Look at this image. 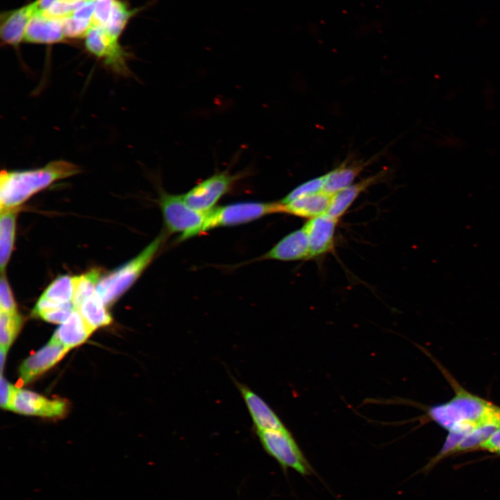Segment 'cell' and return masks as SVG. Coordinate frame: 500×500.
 Instances as JSON below:
<instances>
[{
    "label": "cell",
    "mask_w": 500,
    "mask_h": 500,
    "mask_svg": "<svg viewBox=\"0 0 500 500\" xmlns=\"http://www.w3.org/2000/svg\"><path fill=\"white\" fill-rule=\"evenodd\" d=\"M77 310L94 330L108 326L112 322V317L106 310V306L97 292L83 301Z\"/></svg>",
    "instance_id": "22"
},
{
    "label": "cell",
    "mask_w": 500,
    "mask_h": 500,
    "mask_svg": "<svg viewBox=\"0 0 500 500\" xmlns=\"http://www.w3.org/2000/svg\"><path fill=\"white\" fill-rule=\"evenodd\" d=\"M234 382L245 403L256 431L287 428L262 397L245 384L235 380Z\"/></svg>",
    "instance_id": "11"
},
{
    "label": "cell",
    "mask_w": 500,
    "mask_h": 500,
    "mask_svg": "<svg viewBox=\"0 0 500 500\" xmlns=\"http://www.w3.org/2000/svg\"><path fill=\"white\" fill-rule=\"evenodd\" d=\"M61 20L65 37L69 39L85 38L92 26L90 21L78 19L72 16Z\"/></svg>",
    "instance_id": "29"
},
{
    "label": "cell",
    "mask_w": 500,
    "mask_h": 500,
    "mask_svg": "<svg viewBox=\"0 0 500 500\" xmlns=\"http://www.w3.org/2000/svg\"><path fill=\"white\" fill-rule=\"evenodd\" d=\"M308 258V240L302 227L285 235L260 259L295 261Z\"/></svg>",
    "instance_id": "13"
},
{
    "label": "cell",
    "mask_w": 500,
    "mask_h": 500,
    "mask_svg": "<svg viewBox=\"0 0 500 500\" xmlns=\"http://www.w3.org/2000/svg\"><path fill=\"white\" fill-rule=\"evenodd\" d=\"M67 410V402L62 399H49L34 392L17 388L10 410L15 412L47 418H59Z\"/></svg>",
    "instance_id": "9"
},
{
    "label": "cell",
    "mask_w": 500,
    "mask_h": 500,
    "mask_svg": "<svg viewBox=\"0 0 500 500\" xmlns=\"http://www.w3.org/2000/svg\"><path fill=\"white\" fill-rule=\"evenodd\" d=\"M85 47L112 71L123 76L131 74L127 65L128 53L119 44L118 38L103 28L91 26L85 37Z\"/></svg>",
    "instance_id": "8"
},
{
    "label": "cell",
    "mask_w": 500,
    "mask_h": 500,
    "mask_svg": "<svg viewBox=\"0 0 500 500\" xmlns=\"http://www.w3.org/2000/svg\"><path fill=\"white\" fill-rule=\"evenodd\" d=\"M85 0H57L43 13L49 18L62 19L71 16Z\"/></svg>",
    "instance_id": "28"
},
{
    "label": "cell",
    "mask_w": 500,
    "mask_h": 500,
    "mask_svg": "<svg viewBox=\"0 0 500 500\" xmlns=\"http://www.w3.org/2000/svg\"><path fill=\"white\" fill-rule=\"evenodd\" d=\"M33 15L31 4L3 12L0 17L1 43L17 48L24 38L27 24Z\"/></svg>",
    "instance_id": "14"
},
{
    "label": "cell",
    "mask_w": 500,
    "mask_h": 500,
    "mask_svg": "<svg viewBox=\"0 0 500 500\" xmlns=\"http://www.w3.org/2000/svg\"><path fill=\"white\" fill-rule=\"evenodd\" d=\"M338 219L328 214L310 218L303 226L309 244V258L321 256L333 247Z\"/></svg>",
    "instance_id": "12"
},
{
    "label": "cell",
    "mask_w": 500,
    "mask_h": 500,
    "mask_svg": "<svg viewBox=\"0 0 500 500\" xmlns=\"http://www.w3.org/2000/svg\"><path fill=\"white\" fill-rule=\"evenodd\" d=\"M368 165L367 162H347L326 174L323 191L333 195L336 192L351 185L355 178Z\"/></svg>",
    "instance_id": "20"
},
{
    "label": "cell",
    "mask_w": 500,
    "mask_h": 500,
    "mask_svg": "<svg viewBox=\"0 0 500 500\" xmlns=\"http://www.w3.org/2000/svg\"><path fill=\"white\" fill-rule=\"evenodd\" d=\"M244 174H231L228 171L215 173L183 194V198L194 209L208 212L238 180L244 177Z\"/></svg>",
    "instance_id": "7"
},
{
    "label": "cell",
    "mask_w": 500,
    "mask_h": 500,
    "mask_svg": "<svg viewBox=\"0 0 500 500\" xmlns=\"http://www.w3.org/2000/svg\"><path fill=\"white\" fill-rule=\"evenodd\" d=\"M115 0H95L92 17V26L103 27L112 9Z\"/></svg>",
    "instance_id": "30"
},
{
    "label": "cell",
    "mask_w": 500,
    "mask_h": 500,
    "mask_svg": "<svg viewBox=\"0 0 500 500\" xmlns=\"http://www.w3.org/2000/svg\"><path fill=\"white\" fill-rule=\"evenodd\" d=\"M6 353H7L6 351L1 349L0 361H1V374L3 372V365L5 362L6 357Z\"/></svg>",
    "instance_id": "35"
},
{
    "label": "cell",
    "mask_w": 500,
    "mask_h": 500,
    "mask_svg": "<svg viewBox=\"0 0 500 500\" xmlns=\"http://www.w3.org/2000/svg\"><path fill=\"white\" fill-rule=\"evenodd\" d=\"M65 38L61 19L38 14L30 19L24 40L31 44H53L63 42Z\"/></svg>",
    "instance_id": "15"
},
{
    "label": "cell",
    "mask_w": 500,
    "mask_h": 500,
    "mask_svg": "<svg viewBox=\"0 0 500 500\" xmlns=\"http://www.w3.org/2000/svg\"><path fill=\"white\" fill-rule=\"evenodd\" d=\"M1 407L5 410H10L14 394L17 388L7 381L3 376H1Z\"/></svg>",
    "instance_id": "33"
},
{
    "label": "cell",
    "mask_w": 500,
    "mask_h": 500,
    "mask_svg": "<svg viewBox=\"0 0 500 500\" xmlns=\"http://www.w3.org/2000/svg\"><path fill=\"white\" fill-rule=\"evenodd\" d=\"M74 309V305H70L48 309L39 312L35 316L48 322L62 324L71 315Z\"/></svg>",
    "instance_id": "32"
},
{
    "label": "cell",
    "mask_w": 500,
    "mask_h": 500,
    "mask_svg": "<svg viewBox=\"0 0 500 500\" xmlns=\"http://www.w3.org/2000/svg\"><path fill=\"white\" fill-rule=\"evenodd\" d=\"M266 453L286 471L292 469L303 476L315 472L288 428L256 431Z\"/></svg>",
    "instance_id": "5"
},
{
    "label": "cell",
    "mask_w": 500,
    "mask_h": 500,
    "mask_svg": "<svg viewBox=\"0 0 500 500\" xmlns=\"http://www.w3.org/2000/svg\"><path fill=\"white\" fill-rule=\"evenodd\" d=\"M94 331L75 308L51 339L70 349L85 342Z\"/></svg>",
    "instance_id": "17"
},
{
    "label": "cell",
    "mask_w": 500,
    "mask_h": 500,
    "mask_svg": "<svg viewBox=\"0 0 500 500\" xmlns=\"http://www.w3.org/2000/svg\"><path fill=\"white\" fill-rule=\"evenodd\" d=\"M499 428L500 424L497 423H488L476 428L462 440L455 452L480 449Z\"/></svg>",
    "instance_id": "26"
},
{
    "label": "cell",
    "mask_w": 500,
    "mask_h": 500,
    "mask_svg": "<svg viewBox=\"0 0 500 500\" xmlns=\"http://www.w3.org/2000/svg\"><path fill=\"white\" fill-rule=\"evenodd\" d=\"M283 212L278 202L245 201L215 207L206 214L201 233L214 228L247 224L266 215Z\"/></svg>",
    "instance_id": "6"
},
{
    "label": "cell",
    "mask_w": 500,
    "mask_h": 500,
    "mask_svg": "<svg viewBox=\"0 0 500 500\" xmlns=\"http://www.w3.org/2000/svg\"><path fill=\"white\" fill-rule=\"evenodd\" d=\"M69 349L60 343L50 341L40 350L28 357L20 365V379L27 384L58 363Z\"/></svg>",
    "instance_id": "10"
},
{
    "label": "cell",
    "mask_w": 500,
    "mask_h": 500,
    "mask_svg": "<svg viewBox=\"0 0 500 500\" xmlns=\"http://www.w3.org/2000/svg\"><path fill=\"white\" fill-rule=\"evenodd\" d=\"M18 210V208L1 210L0 267L1 273L4 272L13 249Z\"/></svg>",
    "instance_id": "21"
},
{
    "label": "cell",
    "mask_w": 500,
    "mask_h": 500,
    "mask_svg": "<svg viewBox=\"0 0 500 500\" xmlns=\"http://www.w3.org/2000/svg\"><path fill=\"white\" fill-rule=\"evenodd\" d=\"M455 392L450 400L428 410V417L441 427L467 435L481 425L500 424V407L461 387L456 386Z\"/></svg>",
    "instance_id": "2"
},
{
    "label": "cell",
    "mask_w": 500,
    "mask_h": 500,
    "mask_svg": "<svg viewBox=\"0 0 500 500\" xmlns=\"http://www.w3.org/2000/svg\"><path fill=\"white\" fill-rule=\"evenodd\" d=\"M158 203L169 233H179V240L201 234L207 212L198 211L185 201L183 194L160 190Z\"/></svg>",
    "instance_id": "4"
},
{
    "label": "cell",
    "mask_w": 500,
    "mask_h": 500,
    "mask_svg": "<svg viewBox=\"0 0 500 500\" xmlns=\"http://www.w3.org/2000/svg\"><path fill=\"white\" fill-rule=\"evenodd\" d=\"M101 276V269L97 268L74 276L73 303L76 309L83 301L96 292L97 285Z\"/></svg>",
    "instance_id": "23"
},
{
    "label": "cell",
    "mask_w": 500,
    "mask_h": 500,
    "mask_svg": "<svg viewBox=\"0 0 500 500\" xmlns=\"http://www.w3.org/2000/svg\"><path fill=\"white\" fill-rule=\"evenodd\" d=\"M22 324V317L18 312L0 311L1 349L8 351L20 331Z\"/></svg>",
    "instance_id": "25"
},
{
    "label": "cell",
    "mask_w": 500,
    "mask_h": 500,
    "mask_svg": "<svg viewBox=\"0 0 500 500\" xmlns=\"http://www.w3.org/2000/svg\"><path fill=\"white\" fill-rule=\"evenodd\" d=\"M0 311L17 312L12 290L3 273H1L0 281Z\"/></svg>",
    "instance_id": "31"
},
{
    "label": "cell",
    "mask_w": 500,
    "mask_h": 500,
    "mask_svg": "<svg viewBox=\"0 0 500 500\" xmlns=\"http://www.w3.org/2000/svg\"><path fill=\"white\" fill-rule=\"evenodd\" d=\"M57 0H36L30 3L33 11V15L43 13Z\"/></svg>",
    "instance_id": "34"
},
{
    "label": "cell",
    "mask_w": 500,
    "mask_h": 500,
    "mask_svg": "<svg viewBox=\"0 0 500 500\" xmlns=\"http://www.w3.org/2000/svg\"><path fill=\"white\" fill-rule=\"evenodd\" d=\"M385 174V172L381 171L334 194L326 214L338 219L361 192L373 184L378 183L384 177Z\"/></svg>",
    "instance_id": "18"
},
{
    "label": "cell",
    "mask_w": 500,
    "mask_h": 500,
    "mask_svg": "<svg viewBox=\"0 0 500 500\" xmlns=\"http://www.w3.org/2000/svg\"><path fill=\"white\" fill-rule=\"evenodd\" d=\"M333 195L324 191L282 203L283 212L313 218L326 213ZM281 202V201H280Z\"/></svg>",
    "instance_id": "19"
},
{
    "label": "cell",
    "mask_w": 500,
    "mask_h": 500,
    "mask_svg": "<svg viewBox=\"0 0 500 500\" xmlns=\"http://www.w3.org/2000/svg\"><path fill=\"white\" fill-rule=\"evenodd\" d=\"M77 165L64 160H53L42 167L3 169L0 174L1 210L13 209L53 183L81 172Z\"/></svg>",
    "instance_id": "1"
},
{
    "label": "cell",
    "mask_w": 500,
    "mask_h": 500,
    "mask_svg": "<svg viewBox=\"0 0 500 500\" xmlns=\"http://www.w3.org/2000/svg\"><path fill=\"white\" fill-rule=\"evenodd\" d=\"M326 174L304 182L289 192L281 203H286L294 199L323 191Z\"/></svg>",
    "instance_id": "27"
},
{
    "label": "cell",
    "mask_w": 500,
    "mask_h": 500,
    "mask_svg": "<svg viewBox=\"0 0 500 500\" xmlns=\"http://www.w3.org/2000/svg\"><path fill=\"white\" fill-rule=\"evenodd\" d=\"M137 12V9H130L124 1L115 0L109 17L102 28L110 35L119 39L129 19Z\"/></svg>",
    "instance_id": "24"
},
{
    "label": "cell",
    "mask_w": 500,
    "mask_h": 500,
    "mask_svg": "<svg viewBox=\"0 0 500 500\" xmlns=\"http://www.w3.org/2000/svg\"><path fill=\"white\" fill-rule=\"evenodd\" d=\"M74 292V276L62 275L57 277L45 289L39 298L33 315L51 308L71 305L73 303Z\"/></svg>",
    "instance_id": "16"
},
{
    "label": "cell",
    "mask_w": 500,
    "mask_h": 500,
    "mask_svg": "<svg viewBox=\"0 0 500 500\" xmlns=\"http://www.w3.org/2000/svg\"><path fill=\"white\" fill-rule=\"evenodd\" d=\"M165 239V234H160L137 256L101 276L96 292L106 306L115 302L136 281L153 260Z\"/></svg>",
    "instance_id": "3"
}]
</instances>
